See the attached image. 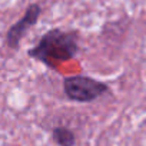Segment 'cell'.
I'll return each instance as SVG.
<instances>
[{
	"label": "cell",
	"mask_w": 146,
	"mask_h": 146,
	"mask_svg": "<svg viewBox=\"0 0 146 146\" xmlns=\"http://www.w3.org/2000/svg\"><path fill=\"white\" fill-rule=\"evenodd\" d=\"M80 50L79 33L76 30L50 29L27 50V56L46 67L56 70L60 63L75 59Z\"/></svg>",
	"instance_id": "6da1fadb"
},
{
	"label": "cell",
	"mask_w": 146,
	"mask_h": 146,
	"mask_svg": "<svg viewBox=\"0 0 146 146\" xmlns=\"http://www.w3.org/2000/svg\"><path fill=\"white\" fill-rule=\"evenodd\" d=\"M110 88L92 76L73 75L63 79V93L64 96L76 103H90L99 98L108 95Z\"/></svg>",
	"instance_id": "7a4b0ae2"
},
{
	"label": "cell",
	"mask_w": 146,
	"mask_h": 146,
	"mask_svg": "<svg viewBox=\"0 0 146 146\" xmlns=\"http://www.w3.org/2000/svg\"><path fill=\"white\" fill-rule=\"evenodd\" d=\"M40 15H42L40 5H37V3L29 5L27 9H26V12L23 13V16L7 29L6 37H5L6 46L9 49H12V50H17L19 46H20V43H22V39L26 36V33L29 32V29H32L37 23Z\"/></svg>",
	"instance_id": "3957f363"
},
{
	"label": "cell",
	"mask_w": 146,
	"mask_h": 146,
	"mask_svg": "<svg viewBox=\"0 0 146 146\" xmlns=\"http://www.w3.org/2000/svg\"><path fill=\"white\" fill-rule=\"evenodd\" d=\"M52 139L57 146H75L76 135L67 126H54L52 129Z\"/></svg>",
	"instance_id": "277c9868"
}]
</instances>
